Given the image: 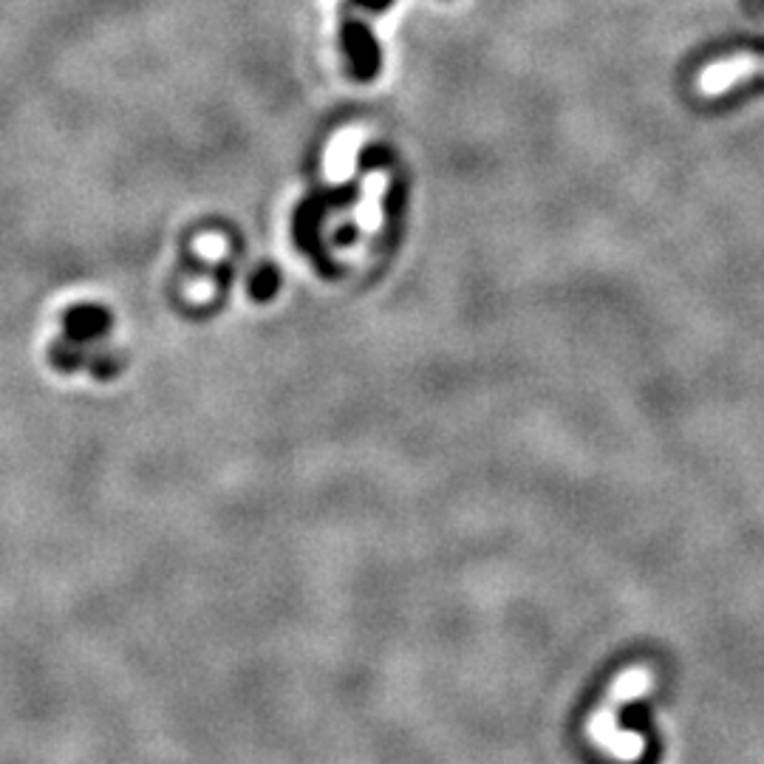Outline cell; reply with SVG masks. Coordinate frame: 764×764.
Returning <instances> with one entry per match:
<instances>
[{
	"label": "cell",
	"instance_id": "1",
	"mask_svg": "<svg viewBox=\"0 0 764 764\" xmlns=\"http://www.w3.org/2000/svg\"><path fill=\"white\" fill-rule=\"evenodd\" d=\"M340 46L346 54V63L354 80L360 83H371L382 68L380 43L374 32L368 29L363 20H346L340 29Z\"/></svg>",
	"mask_w": 764,
	"mask_h": 764
},
{
	"label": "cell",
	"instance_id": "2",
	"mask_svg": "<svg viewBox=\"0 0 764 764\" xmlns=\"http://www.w3.org/2000/svg\"><path fill=\"white\" fill-rule=\"evenodd\" d=\"M320 218H326V199L323 196H312L298 207L295 216V241L300 250L309 252V258H315V264L320 269L332 272V261L326 258V250L320 247Z\"/></svg>",
	"mask_w": 764,
	"mask_h": 764
},
{
	"label": "cell",
	"instance_id": "3",
	"mask_svg": "<svg viewBox=\"0 0 764 764\" xmlns=\"http://www.w3.org/2000/svg\"><path fill=\"white\" fill-rule=\"evenodd\" d=\"M111 329V312L105 306L83 303L66 312V340L83 346L91 340H100Z\"/></svg>",
	"mask_w": 764,
	"mask_h": 764
},
{
	"label": "cell",
	"instance_id": "4",
	"mask_svg": "<svg viewBox=\"0 0 764 764\" xmlns=\"http://www.w3.org/2000/svg\"><path fill=\"white\" fill-rule=\"evenodd\" d=\"M278 289H281V272H278L275 266L264 264L252 272L250 295L258 300V303H269V300L278 295Z\"/></svg>",
	"mask_w": 764,
	"mask_h": 764
},
{
	"label": "cell",
	"instance_id": "5",
	"mask_svg": "<svg viewBox=\"0 0 764 764\" xmlns=\"http://www.w3.org/2000/svg\"><path fill=\"white\" fill-rule=\"evenodd\" d=\"M51 360H54V366L60 368V371H77V368L83 366V351L71 340H60L51 349Z\"/></svg>",
	"mask_w": 764,
	"mask_h": 764
},
{
	"label": "cell",
	"instance_id": "6",
	"mask_svg": "<svg viewBox=\"0 0 764 764\" xmlns=\"http://www.w3.org/2000/svg\"><path fill=\"white\" fill-rule=\"evenodd\" d=\"M94 377H100V380H108V377H114L119 371V363L114 357H108V354H100V357H94Z\"/></svg>",
	"mask_w": 764,
	"mask_h": 764
},
{
	"label": "cell",
	"instance_id": "7",
	"mask_svg": "<svg viewBox=\"0 0 764 764\" xmlns=\"http://www.w3.org/2000/svg\"><path fill=\"white\" fill-rule=\"evenodd\" d=\"M354 6H360V9H366V12L380 15V12H385V9H391V6H394V0H354Z\"/></svg>",
	"mask_w": 764,
	"mask_h": 764
},
{
	"label": "cell",
	"instance_id": "8",
	"mask_svg": "<svg viewBox=\"0 0 764 764\" xmlns=\"http://www.w3.org/2000/svg\"><path fill=\"white\" fill-rule=\"evenodd\" d=\"M354 238H357V227H354V224H349V227H340L337 235H334V241H337V244H354Z\"/></svg>",
	"mask_w": 764,
	"mask_h": 764
}]
</instances>
